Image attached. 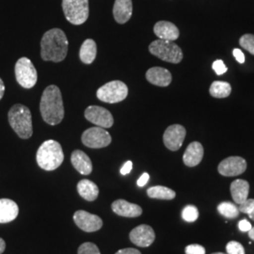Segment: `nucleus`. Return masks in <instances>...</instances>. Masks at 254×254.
Segmentation results:
<instances>
[{
    "label": "nucleus",
    "instance_id": "nucleus-1",
    "mask_svg": "<svg viewBox=\"0 0 254 254\" xmlns=\"http://www.w3.org/2000/svg\"><path fill=\"white\" fill-rule=\"evenodd\" d=\"M69 43L64 31L52 28L46 31L41 41V57L46 62L61 63L68 53Z\"/></svg>",
    "mask_w": 254,
    "mask_h": 254
},
{
    "label": "nucleus",
    "instance_id": "nucleus-2",
    "mask_svg": "<svg viewBox=\"0 0 254 254\" xmlns=\"http://www.w3.org/2000/svg\"><path fill=\"white\" fill-rule=\"evenodd\" d=\"M40 110L46 124L57 126L64 118V100L61 90L56 85L46 87L41 98Z\"/></svg>",
    "mask_w": 254,
    "mask_h": 254
},
{
    "label": "nucleus",
    "instance_id": "nucleus-3",
    "mask_svg": "<svg viewBox=\"0 0 254 254\" xmlns=\"http://www.w3.org/2000/svg\"><path fill=\"white\" fill-rule=\"evenodd\" d=\"M37 163L45 171L57 170L64 160V154L62 145L53 139L45 141L38 149Z\"/></svg>",
    "mask_w": 254,
    "mask_h": 254
},
{
    "label": "nucleus",
    "instance_id": "nucleus-4",
    "mask_svg": "<svg viewBox=\"0 0 254 254\" xmlns=\"http://www.w3.org/2000/svg\"><path fill=\"white\" fill-rule=\"evenodd\" d=\"M9 125L19 137L27 139L33 134L32 116L28 108L23 105H14L8 114Z\"/></svg>",
    "mask_w": 254,
    "mask_h": 254
},
{
    "label": "nucleus",
    "instance_id": "nucleus-5",
    "mask_svg": "<svg viewBox=\"0 0 254 254\" xmlns=\"http://www.w3.org/2000/svg\"><path fill=\"white\" fill-rule=\"evenodd\" d=\"M149 51L164 62L177 64L183 60L182 49L172 41H165L158 39L149 46Z\"/></svg>",
    "mask_w": 254,
    "mask_h": 254
},
{
    "label": "nucleus",
    "instance_id": "nucleus-6",
    "mask_svg": "<svg viewBox=\"0 0 254 254\" xmlns=\"http://www.w3.org/2000/svg\"><path fill=\"white\" fill-rule=\"evenodd\" d=\"M63 9L68 22L75 26L89 18V0H63Z\"/></svg>",
    "mask_w": 254,
    "mask_h": 254
},
{
    "label": "nucleus",
    "instance_id": "nucleus-7",
    "mask_svg": "<svg viewBox=\"0 0 254 254\" xmlns=\"http://www.w3.org/2000/svg\"><path fill=\"white\" fill-rule=\"evenodd\" d=\"M97 98L104 103L115 104L125 100L128 95V88L124 82L113 80L103 85L96 92Z\"/></svg>",
    "mask_w": 254,
    "mask_h": 254
},
{
    "label": "nucleus",
    "instance_id": "nucleus-8",
    "mask_svg": "<svg viewBox=\"0 0 254 254\" xmlns=\"http://www.w3.org/2000/svg\"><path fill=\"white\" fill-rule=\"evenodd\" d=\"M16 80L25 89H31L36 85L38 73L36 68L29 59L21 58L15 64Z\"/></svg>",
    "mask_w": 254,
    "mask_h": 254
},
{
    "label": "nucleus",
    "instance_id": "nucleus-9",
    "mask_svg": "<svg viewBox=\"0 0 254 254\" xmlns=\"http://www.w3.org/2000/svg\"><path fill=\"white\" fill-rule=\"evenodd\" d=\"M82 143L92 149H100L111 143V136L102 127H91L84 131L81 136Z\"/></svg>",
    "mask_w": 254,
    "mask_h": 254
},
{
    "label": "nucleus",
    "instance_id": "nucleus-10",
    "mask_svg": "<svg viewBox=\"0 0 254 254\" xmlns=\"http://www.w3.org/2000/svg\"><path fill=\"white\" fill-rule=\"evenodd\" d=\"M85 118L102 128H110L114 124V119L109 110L99 106H91L87 108L85 110Z\"/></svg>",
    "mask_w": 254,
    "mask_h": 254
},
{
    "label": "nucleus",
    "instance_id": "nucleus-11",
    "mask_svg": "<svg viewBox=\"0 0 254 254\" xmlns=\"http://www.w3.org/2000/svg\"><path fill=\"white\" fill-rule=\"evenodd\" d=\"M73 221L77 227L87 233L96 232L103 226V220L100 217L84 210H78L74 213Z\"/></svg>",
    "mask_w": 254,
    "mask_h": 254
},
{
    "label": "nucleus",
    "instance_id": "nucleus-12",
    "mask_svg": "<svg viewBox=\"0 0 254 254\" xmlns=\"http://www.w3.org/2000/svg\"><path fill=\"white\" fill-rule=\"evenodd\" d=\"M218 170V173L223 176H238L245 173L247 162L240 156H230L219 163Z\"/></svg>",
    "mask_w": 254,
    "mask_h": 254
},
{
    "label": "nucleus",
    "instance_id": "nucleus-13",
    "mask_svg": "<svg viewBox=\"0 0 254 254\" xmlns=\"http://www.w3.org/2000/svg\"><path fill=\"white\" fill-rule=\"evenodd\" d=\"M187 135L186 128L180 125H173L168 127L164 133L165 146L171 151H177L181 148Z\"/></svg>",
    "mask_w": 254,
    "mask_h": 254
},
{
    "label": "nucleus",
    "instance_id": "nucleus-14",
    "mask_svg": "<svg viewBox=\"0 0 254 254\" xmlns=\"http://www.w3.org/2000/svg\"><path fill=\"white\" fill-rule=\"evenodd\" d=\"M129 237L133 244L141 248H147L154 243L155 234L151 226L142 224L134 228L130 232Z\"/></svg>",
    "mask_w": 254,
    "mask_h": 254
},
{
    "label": "nucleus",
    "instance_id": "nucleus-15",
    "mask_svg": "<svg viewBox=\"0 0 254 254\" xmlns=\"http://www.w3.org/2000/svg\"><path fill=\"white\" fill-rule=\"evenodd\" d=\"M111 208L115 214L125 218H136L142 214V208L139 205L125 200L113 201Z\"/></svg>",
    "mask_w": 254,
    "mask_h": 254
},
{
    "label": "nucleus",
    "instance_id": "nucleus-16",
    "mask_svg": "<svg viewBox=\"0 0 254 254\" xmlns=\"http://www.w3.org/2000/svg\"><path fill=\"white\" fill-rule=\"evenodd\" d=\"M146 79L151 84L158 87H168L173 80L169 70L162 67H153L146 72Z\"/></svg>",
    "mask_w": 254,
    "mask_h": 254
},
{
    "label": "nucleus",
    "instance_id": "nucleus-17",
    "mask_svg": "<svg viewBox=\"0 0 254 254\" xmlns=\"http://www.w3.org/2000/svg\"><path fill=\"white\" fill-rule=\"evenodd\" d=\"M154 34L161 40L175 41L179 38V29L174 24L168 21H159L154 27Z\"/></svg>",
    "mask_w": 254,
    "mask_h": 254
},
{
    "label": "nucleus",
    "instance_id": "nucleus-18",
    "mask_svg": "<svg viewBox=\"0 0 254 254\" xmlns=\"http://www.w3.org/2000/svg\"><path fill=\"white\" fill-rule=\"evenodd\" d=\"M133 13L132 0H115L113 7V15L119 24H126Z\"/></svg>",
    "mask_w": 254,
    "mask_h": 254
},
{
    "label": "nucleus",
    "instance_id": "nucleus-19",
    "mask_svg": "<svg viewBox=\"0 0 254 254\" xmlns=\"http://www.w3.org/2000/svg\"><path fill=\"white\" fill-rule=\"evenodd\" d=\"M202 157H203V147L200 142L194 141L188 146L183 156V161L188 167H196L201 162Z\"/></svg>",
    "mask_w": 254,
    "mask_h": 254
},
{
    "label": "nucleus",
    "instance_id": "nucleus-20",
    "mask_svg": "<svg viewBox=\"0 0 254 254\" xmlns=\"http://www.w3.org/2000/svg\"><path fill=\"white\" fill-rule=\"evenodd\" d=\"M73 168L83 175H89L92 172V163L90 157L83 151L75 150L71 155Z\"/></svg>",
    "mask_w": 254,
    "mask_h": 254
},
{
    "label": "nucleus",
    "instance_id": "nucleus-21",
    "mask_svg": "<svg viewBox=\"0 0 254 254\" xmlns=\"http://www.w3.org/2000/svg\"><path fill=\"white\" fill-rule=\"evenodd\" d=\"M18 205L9 199H0V223H8L17 218Z\"/></svg>",
    "mask_w": 254,
    "mask_h": 254
},
{
    "label": "nucleus",
    "instance_id": "nucleus-22",
    "mask_svg": "<svg viewBox=\"0 0 254 254\" xmlns=\"http://www.w3.org/2000/svg\"><path fill=\"white\" fill-rule=\"evenodd\" d=\"M230 190L234 201L237 204H241L248 199L250 184L245 180L237 179L231 184Z\"/></svg>",
    "mask_w": 254,
    "mask_h": 254
},
{
    "label": "nucleus",
    "instance_id": "nucleus-23",
    "mask_svg": "<svg viewBox=\"0 0 254 254\" xmlns=\"http://www.w3.org/2000/svg\"><path fill=\"white\" fill-rule=\"evenodd\" d=\"M77 191L84 200L93 201L99 195V189L93 182L83 179L77 184Z\"/></svg>",
    "mask_w": 254,
    "mask_h": 254
},
{
    "label": "nucleus",
    "instance_id": "nucleus-24",
    "mask_svg": "<svg viewBox=\"0 0 254 254\" xmlns=\"http://www.w3.org/2000/svg\"><path fill=\"white\" fill-rule=\"evenodd\" d=\"M97 54V46L92 39H87L82 44L79 58L82 63L85 64H91L94 62Z\"/></svg>",
    "mask_w": 254,
    "mask_h": 254
},
{
    "label": "nucleus",
    "instance_id": "nucleus-25",
    "mask_svg": "<svg viewBox=\"0 0 254 254\" xmlns=\"http://www.w3.org/2000/svg\"><path fill=\"white\" fill-rule=\"evenodd\" d=\"M147 195L152 199L170 200L175 198L176 193L173 190L163 186H155L147 190Z\"/></svg>",
    "mask_w": 254,
    "mask_h": 254
},
{
    "label": "nucleus",
    "instance_id": "nucleus-26",
    "mask_svg": "<svg viewBox=\"0 0 254 254\" xmlns=\"http://www.w3.org/2000/svg\"><path fill=\"white\" fill-rule=\"evenodd\" d=\"M209 91L215 98H226L232 92V87L228 82L215 81L212 83Z\"/></svg>",
    "mask_w": 254,
    "mask_h": 254
},
{
    "label": "nucleus",
    "instance_id": "nucleus-27",
    "mask_svg": "<svg viewBox=\"0 0 254 254\" xmlns=\"http://www.w3.org/2000/svg\"><path fill=\"white\" fill-rule=\"evenodd\" d=\"M218 213L227 218H236L239 215V209L235 203L223 201L218 205Z\"/></svg>",
    "mask_w": 254,
    "mask_h": 254
},
{
    "label": "nucleus",
    "instance_id": "nucleus-28",
    "mask_svg": "<svg viewBox=\"0 0 254 254\" xmlns=\"http://www.w3.org/2000/svg\"><path fill=\"white\" fill-rule=\"evenodd\" d=\"M182 218L187 222H194L199 218V210L194 205H187L182 211Z\"/></svg>",
    "mask_w": 254,
    "mask_h": 254
},
{
    "label": "nucleus",
    "instance_id": "nucleus-29",
    "mask_svg": "<svg viewBox=\"0 0 254 254\" xmlns=\"http://www.w3.org/2000/svg\"><path fill=\"white\" fill-rule=\"evenodd\" d=\"M239 44L242 48L249 51L251 54L254 55V35L245 34L240 38Z\"/></svg>",
    "mask_w": 254,
    "mask_h": 254
},
{
    "label": "nucleus",
    "instance_id": "nucleus-30",
    "mask_svg": "<svg viewBox=\"0 0 254 254\" xmlns=\"http://www.w3.org/2000/svg\"><path fill=\"white\" fill-rule=\"evenodd\" d=\"M239 212L248 214L251 219L254 221V199H247V200L239 204Z\"/></svg>",
    "mask_w": 254,
    "mask_h": 254
},
{
    "label": "nucleus",
    "instance_id": "nucleus-31",
    "mask_svg": "<svg viewBox=\"0 0 254 254\" xmlns=\"http://www.w3.org/2000/svg\"><path fill=\"white\" fill-rule=\"evenodd\" d=\"M78 254H101L100 251L98 249V247L91 243V242H86L84 244H82L78 248Z\"/></svg>",
    "mask_w": 254,
    "mask_h": 254
},
{
    "label": "nucleus",
    "instance_id": "nucleus-32",
    "mask_svg": "<svg viewBox=\"0 0 254 254\" xmlns=\"http://www.w3.org/2000/svg\"><path fill=\"white\" fill-rule=\"evenodd\" d=\"M226 251L228 254H245L244 247L236 241L229 242L226 246Z\"/></svg>",
    "mask_w": 254,
    "mask_h": 254
},
{
    "label": "nucleus",
    "instance_id": "nucleus-33",
    "mask_svg": "<svg viewBox=\"0 0 254 254\" xmlns=\"http://www.w3.org/2000/svg\"><path fill=\"white\" fill-rule=\"evenodd\" d=\"M186 254H205V249L198 244H192L186 248Z\"/></svg>",
    "mask_w": 254,
    "mask_h": 254
},
{
    "label": "nucleus",
    "instance_id": "nucleus-34",
    "mask_svg": "<svg viewBox=\"0 0 254 254\" xmlns=\"http://www.w3.org/2000/svg\"><path fill=\"white\" fill-rule=\"evenodd\" d=\"M212 68L218 75H221L228 71L227 67L225 66V64L221 60H218V61L214 62V64L212 65Z\"/></svg>",
    "mask_w": 254,
    "mask_h": 254
},
{
    "label": "nucleus",
    "instance_id": "nucleus-35",
    "mask_svg": "<svg viewBox=\"0 0 254 254\" xmlns=\"http://www.w3.org/2000/svg\"><path fill=\"white\" fill-rule=\"evenodd\" d=\"M238 228L241 232H249L253 228V226H252V224L250 223L249 220L242 219L238 222Z\"/></svg>",
    "mask_w": 254,
    "mask_h": 254
},
{
    "label": "nucleus",
    "instance_id": "nucleus-36",
    "mask_svg": "<svg viewBox=\"0 0 254 254\" xmlns=\"http://www.w3.org/2000/svg\"><path fill=\"white\" fill-rule=\"evenodd\" d=\"M233 54H234V57L236 58V61L239 64H244L245 63V56H244L243 52L240 49H237V48L234 49Z\"/></svg>",
    "mask_w": 254,
    "mask_h": 254
},
{
    "label": "nucleus",
    "instance_id": "nucleus-37",
    "mask_svg": "<svg viewBox=\"0 0 254 254\" xmlns=\"http://www.w3.org/2000/svg\"><path fill=\"white\" fill-rule=\"evenodd\" d=\"M149 179H150V175H149L147 173H144L142 175H141V176H140V177H139V179L137 180L136 184H137V186H138V187L142 188V187H144L146 184L148 183Z\"/></svg>",
    "mask_w": 254,
    "mask_h": 254
},
{
    "label": "nucleus",
    "instance_id": "nucleus-38",
    "mask_svg": "<svg viewBox=\"0 0 254 254\" xmlns=\"http://www.w3.org/2000/svg\"><path fill=\"white\" fill-rule=\"evenodd\" d=\"M132 168H133L132 161H127V163L125 164L123 166V168L121 169V174L122 175H127L128 173H130V172L132 171Z\"/></svg>",
    "mask_w": 254,
    "mask_h": 254
},
{
    "label": "nucleus",
    "instance_id": "nucleus-39",
    "mask_svg": "<svg viewBox=\"0 0 254 254\" xmlns=\"http://www.w3.org/2000/svg\"><path fill=\"white\" fill-rule=\"evenodd\" d=\"M115 254H141L139 251H137L136 249H132V248H128V249H124V250H120Z\"/></svg>",
    "mask_w": 254,
    "mask_h": 254
},
{
    "label": "nucleus",
    "instance_id": "nucleus-40",
    "mask_svg": "<svg viewBox=\"0 0 254 254\" xmlns=\"http://www.w3.org/2000/svg\"><path fill=\"white\" fill-rule=\"evenodd\" d=\"M4 92H5V85H4V83L2 81V79L0 78V100L3 98Z\"/></svg>",
    "mask_w": 254,
    "mask_h": 254
},
{
    "label": "nucleus",
    "instance_id": "nucleus-41",
    "mask_svg": "<svg viewBox=\"0 0 254 254\" xmlns=\"http://www.w3.org/2000/svg\"><path fill=\"white\" fill-rule=\"evenodd\" d=\"M5 249H6V243H5V241L0 237V254H2L5 252Z\"/></svg>",
    "mask_w": 254,
    "mask_h": 254
},
{
    "label": "nucleus",
    "instance_id": "nucleus-42",
    "mask_svg": "<svg viewBox=\"0 0 254 254\" xmlns=\"http://www.w3.org/2000/svg\"><path fill=\"white\" fill-rule=\"evenodd\" d=\"M248 233H249V236H250V238H251V239H253L254 241V227L252 228Z\"/></svg>",
    "mask_w": 254,
    "mask_h": 254
},
{
    "label": "nucleus",
    "instance_id": "nucleus-43",
    "mask_svg": "<svg viewBox=\"0 0 254 254\" xmlns=\"http://www.w3.org/2000/svg\"><path fill=\"white\" fill-rule=\"evenodd\" d=\"M222 254V253H215V254Z\"/></svg>",
    "mask_w": 254,
    "mask_h": 254
}]
</instances>
